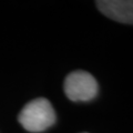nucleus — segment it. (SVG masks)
Instances as JSON below:
<instances>
[{
	"instance_id": "1",
	"label": "nucleus",
	"mask_w": 133,
	"mask_h": 133,
	"mask_svg": "<svg viewBox=\"0 0 133 133\" xmlns=\"http://www.w3.org/2000/svg\"><path fill=\"white\" fill-rule=\"evenodd\" d=\"M18 120L27 131L41 132L55 124L56 113L47 99L39 98L28 102L23 107Z\"/></svg>"
},
{
	"instance_id": "2",
	"label": "nucleus",
	"mask_w": 133,
	"mask_h": 133,
	"mask_svg": "<svg viewBox=\"0 0 133 133\" xmlns=\"http://www.w3.org/2000/svg\"><path fill=\"white\" fill-rule=\"evenodd\" d=\"M64 93L71 101H90L98 94L97 80L82 70L71 72L64 80Z\"/></svg>"
},
{
	"instance_id": "3",
	"label": "nucleus",
	"mask_w": 133,
	"mask_h": 133,
	"mask_svg": "<svg viewBox=\"0 0 133 133\" xmlns=\"http://www.w3.org/2000/svg\"><path fill=\"white\" fill-rule=\"evenodd\" d=\"M97 7L114 21L133 24V0H100Z\"/></svg>"
}]
</instances>
